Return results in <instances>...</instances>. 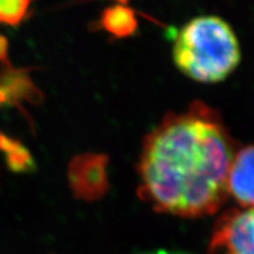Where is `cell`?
Wrapping results in <instances>:
<instances>
[{
	"label": "cell",
	"instance_id": "cell-5",
	"mask_svg": "<svg viewBox=\"0 0 254 254\" xmlns=\"http://www.w3.org/2000/svg\"><path fill=\"white\" fill-rule=\"evenodd\" d=\"M228 196L238 205L254 207V145L238 150L232 160L227 180Z\"/></svg>",
	"mask_w": 254,
	"mask_h": 254
},
{
	"label": "cell",
	"instance_id": "cell-11",
	"mask_svg": "<svg viewBox=\"0 0 254 254\" xmlns=\"http://www.w3.org/2000/svg\"><path fill=\"white\" fill-rule=\"evenodd\" d=\"M116 1H118L119 4H122V5H126L127 2H128V0H116Z\"/></svg>",
	"mask_w": 254,
	"mask_h": 254
},
{
	"label": "cell",
	"instance_id": "cell-3",
	"mask_svg": "<svg viewBox=\"0 0 254 254\" xmlns=\"http://www.w3.org/2000/svg\"><path fill=\"white\" fill-rule=\"evenodd\" d=\"M208 254H254V207L231 208L220 215Z\"/></svg>",
	"mask_w": 254,
	"mask_h": 254
},
{
	"label": "cell",
	"instance_id": "cell-8",
	"mask_svg": "<svg viewBox=\"0 0 254 254\" xmlns=\"http://www.w3.org/2000/svg\"><path fill=\"white\" fill-rule=\"evenodd\" d=\"M0 152L5 155L6 166L14 173H28L36 168L30 151L17 139L0 132Z\"/></svg>",
	"mask_w": 254,
	"mask_h": 254
},
{
	"label": "cell",
	"instance_id": "cell-4",
	"mask_svg": "<svg viewBox=\"0 0 254 254\" xmlns=\"http://www.w3.org/2000/svg\"><path fill=\"white\" fill-rule=\"evenodd\" d=\"M109 157L103 153H84L69 161L67 180L73 195L85 201H97L110 189L107 177Z\"/></svg>",
	"mask_w": 254,
	"mask_h": 254
},
{
	"label": "cell",
	"instance_id": "cell-2",
	"mask_svg": "<svg viewBox=\"0 0 254 254\" xmlns=\"http://www.w3.org/2000/svg\"><path fill=\"white\" fill-rule=\"evenodd\" d=\"M172 56L184 75L201 84L225 80L241 59L233 28L217 15H201L184 25L174 40Z\"/></svg>",
	"mask_w": 254,
	"mask_h": 254
},
{
	"label": "cell",
	"instance_id": "cell-7",
	"mask_svg": "<svg viewBox=\"0 0 254 254\" xmlns=\"http://www.w3.org/2000/svg\"><path fill=\"white\" fill-rule=\"evenodd\" d=\"M101 26L116 38H128L138 31V19L126 5H113L105 8L100 17Z\"/></svg>",
	"mask_w": 254,
	"mask_h": 254
},
{
	"label": "cell",
	"instance_id": "cell-12",
	"mask_svg": "<svg viewBox=\"0 0 254 254\" xmlns=\"http://www.w3.org/2000/svg\"><path fill=\"white\" fill-rule=\"evenodd\" d=\"M159 254H166V253H164V252H161V253H159Z\"/></svg>",
	"mask_w": 254,
	"mask_h": 254
},
{
	"label": "cell",
	"instance_id": "cell-10",
	"mask_svg": "<svg viewBox=\"0 0 254 254\" xmlns=\"http://www.w3.org/2000/svg\"><path fill=\"white\" fill-rule=\"evenodd\" d=\"M8 39L2 34H0V65L11 64L8 60Z\"/></svg>",
	"mask_w": 254,
	"mask_h": 254
},
{
	"label": "cell",
	"instance_id": "cell-1",
	"mask_svg": "<svg viewBox=\"0 0 254 254\" xmlns=\"http://www.w3.org/2000/svg\"><path fill=\"white\" fill-rule=\"evenodd\" d=\"M237 151L220 113L209 105L195 100L183 112L167 113L142 141L138 196L158 213L213 215L228 198Z\"/></svg>",
	"mask_w": 254,
	"mask_h": 254
},
{
	"label": "cell",
	"instance_id": "cell-6",
	"mask_svg": "<svg viewBox=\"0 0 254 254\" xmlns=\"http://www.w3.org/2000/svg\"><path fill=\"white\" fill-rule=\"evenodd\" d=\"M40 98V91L31 80L27 69H17L11 64L0 65V107L17 106L23 110L24 100L36 104Z\"/></svg>",
	"mask_w": 254,
	"mask_h": 254
},
{
	"label": "cell",
	"instance_id": "cell-9",
	"mask_svg": "<svg viewBox=\"0 0 254 254\" xmlns=\"http://www.w3.org/2000/svg\"><path fill=\"white\" fill-rule=\"evenodd\" d=\"M34 0H0V25L18 27L30 17Z\"/></svg>",
	"mask_w": 254,
	"mask_h": 254
}]
</instances>
